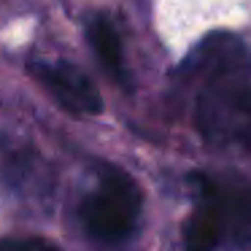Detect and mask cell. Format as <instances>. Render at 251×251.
<instances>
[{"mask_svg": "<svg viewBox=\"0 0 251 251\" xmlns=\"http://www.w3.org/2000/svg\"><path fill=\"white\" fill-rule=\"evenodd\" d=\"M219 205L224 213V224H227V235L235 243L246 246L251 243V186L246 184H216Z\"/></svg>", "mask_w": 251, "mask_h": 251, "instance_id": "cell-5", "label": "cell"}, {"mask_svg": "<svg viewBox=\"0 0 251 251\" xmlns=\"http://www.w3.org/2000/svg\"><path fill=\"white\" fill-rule=\"evenodd\" d=\"M197 57L208 84L197 98V127L211 143H251V81L240 65L249 62L243 46L229 35H213Z\"/></svg>", "mask_w": 251, "mask_h": 251, "instance_id": "cell-1", "label": "cell"}, {"mask_svg": "<svg viewBox=\"0 0 251 251\" xmlns=\"http://www.w3.org/2000/svg\"><path fill=\"white\" fill-rule=\"evenodd\" d=\"M195 184L200 186V202L186 224V251H216V246L227 235L222 205L211 178L195 176Z\"/></svg>", "mask_w": 251, "mask_h": 251, "instance_id": "cell-4", "label": "cell"}, {"mask_svg": "<svg viewBox=\"0 0 251 251\" xmlns=\"http://www.w3.org/2000/svg\"><path fill=\"white\" fill-rule=\"evenodd\" d=\"M0 251H60L44 238H8L0 240Z\"/></svg>", "mask_w": 251, "mask_h": 251, "instance_id": "cell-7", "label": "cell"}, {"mask_svg": "<svg viewBox=\"0 0 251 251\" xmlns=\"http://www.w3.org/2000/svg\"><path fill=\"white\" fill-rule=\"evenodd\" d=\"M84 224L89 235L103 243L130 238L141 216V192L125 170L100 165V189L84 202Z\"/></svg>", "mask_w": 251, "mask_h": 251, "instance_id": "cell-2", "label": "cell"}, {"mask_svg": "<svg viewBox=\"0 0 251 251\" xmlns=\"http://www.w3.org/2000/svg\"><path fill=\"white\" fill-rule=\"evenodd\" d=\"M89 41L95 46V54L103 62V68L116 78L119 84H127L125 76V62H122V41L116 27L105 17H95L89 22Z\"/></svg>", "mask_w": 251, "mask_h": 251, "instance_id": "cell-6", "label": "cell"}, {"mask_svg": "<svg viewBox=\"0 0 251 251\" xmlns=\"http://www.w3.org/2000/svg\"><path fill=\"white\" fill-rule=\"evenodd\" d=\"M30 73L54 95V100L76 116H95L103 111L95 84L71 62H30Z\"/></svg>", "mask_w": 251, "mask_h": 251, "instance_id": "cell-3", "label": "cell"}]
</instances>
